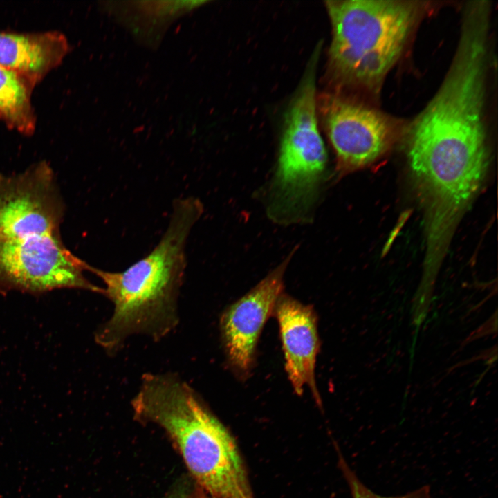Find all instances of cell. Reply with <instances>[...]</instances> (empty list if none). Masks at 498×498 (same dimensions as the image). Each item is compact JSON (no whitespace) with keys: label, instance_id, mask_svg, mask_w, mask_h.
I'll list each match as a JSON object with an SVG mask.
<instances>
[{"label":"cell","instance_id":"1","mask_svg":"<svg viewBox=\"0 0 498 498\" xmlns=\"http://www.w3.org/2000/svg\"><path fill=\"white\" fill-rule=\"evenodd\" d=\"M203 212L192 196L174 201L167 228L154 249L123 271L90 266L104 284L103 294L113 304L111 317L98 330L95 341L116 353L127 338L145 334L158 340L177 325V297L187 264L185 247Z\"/></svg>","mask_w":498,"mask_h":498},{"label":"cell","instance_id":"2","mask_svg":"<svg viewBox=\"0 0 498 498\" xmlns=\"http://www.w3.org/2000/svg\"><path fill=\"white\" fill-rule=\"evenodd\" d=\"M131 405L138 421L165 432L209 497L255 498L234 439L186 382L172 374H146Z\"/></svg>","mask_w":498,"mask_h":498},{"label":"cell","instance_id":"3","mask_svg":"<svg viewBox=\"0 0 498 498\" xmlns=\"http://www.w3.org/2000/svg\"><path fill=\"white\" fill-rule=\"evenodd\" d=\"M329 68L344 85L378 94L421 14V2L332 0Z\"/></svg>","mask_w":498,"mask_h":498},{"label":"cell","instance_id":"4","mask_svg":"<svg viewBox=\"0 0 498 498\" xmlns=\"http://www.w3.org/2000/svg\"><path fill=\"white\" fill-rule=\"evenodd\" d=\"M315 50L285 115L275 190L277 204L289 212L310 202L326 163L316 113L315 74L320 49Z\"/></svg>","mask_w":498,"mask_h":498},{"label":"cell","instance_id":"5","mask_svg":"<svg viewBox=\"0 0 498 498\" xmlns=\"http://www.w3.org/2000/svg\"><path fill=\"white\" fill-rule=\"evenodd\" d=\"M339 176L365 168L393 143V124L381 112L343 98L326 95L320 102Z\"/></svg>","mask_w":498,"mask_h":498},{"label":"cell","instance_id":"6","mask_svg":"<svg viewBox=\"0 0 498 498\" xmlns=\"http://www.w3.org/2000/svg\"><path fill=\"white\" fill-rule=\"evenodd\" d=\"M89 266L62 240L26 252L0 251V294L16 290L39 295L60 288L96 293L98 286L84 275Z\"/></svg>","mask_w":498,"mask_h":498},{"label":"cell","instance_id":"7","mask_svg":"<svg viewBox=\"0 0 498 498\" xmlns=\"http://www.w3.org/2000/svg\"><path fill=\"white\" fill-rule=\"evenodd\" d=\"M288 260L230 305L221 316V330L227 356L239 373H247L252 366L260 333L282 295Z\"/></svg>","mask_w":498,"mask_h":498},{"label":"cell","instance_id":"8","mask_svg":"<svg viewBox=\"0 0 498 498\" xmlns=\"http://www.w3.org/2000/svg\"><path fill=\"white\" fill-rule=\"evenodd\" d=\"M274 311L279 326L285 368L292 387L296 394L301 395L307 386L320 404L315 380L320 349L315 311L312 306L282 295Z\"/></svg>","mask_w":498,"mask_h":498},{"label":"cell","instance_id":"9","mask_svg":"<svg viewBox=\"0 0 498 498\" xmlns=\"http://www.w3.org/2000/svg\"><path fill=\"white\" fill-rule=\"evenodd\" d=\"M68 50L66 37L57 31H0V66L32 82H39L59 65Z\"/></svg>","mask_w":498,"mask_h":498},{"label":"cell","instance_id":"10","mask_svg":"<svg viewBox=\"0 0 498 498\" xmlns=\"http://www.w3.org/2000/svg\"><path fill=\"white\" fill-rule=\"evenodd\" d=\"M35 86L22 75L0 66V119L23 134L33 133L36 127L31 101Z\"/></svg>","mask_w":498,"mask_h":498},{"label":"cell","instance_id":"11","mask_svg":"<svg viewBox=\"0 0 498 498\" xmlns=\"http://www.w3.org/2000/svg\"><path fill=\"white\" fill-rule=\"evenodd\" d=\"M338 465L348 483L352 498H434L427 485L401 495L387 497L378 495L360 481L348 465L339 450H338Z\"/></svg>","mask_w":498,"mask_h":498},{"label":"cell","instance_id":"12","mask_svg":"<svg viewBox=\"0 0 498 498\" xmlns=\"http://www.w3.org/2000/svg\"><path fill=\"white\" fill-rule=\"evenodd\" d=\"M182 498H211L196 486L192 489L186 488Z\"/></svg>","mask_w":498,"mask_h":498},{"label":"cell","instance_id":"13","mask_svg":"<svg viewBox=\"0 0 498 498\" xmlns=\"http://www.w3.org/2000/svg\"><path fill=\"white\" fill-rule=\"evenodd\" d=\"M179 488H176L172 492L169 493L166 498H181V492Z\"/></svg>","mask_w":498,"mask_h":498}]
</instances>
